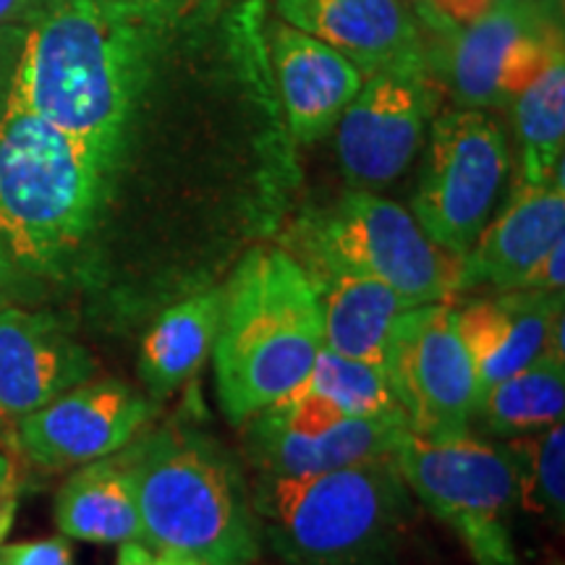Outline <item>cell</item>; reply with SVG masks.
Instances as JSON below:
<instances>
[{
  "instance_id": "277c9868",
  "label": "cell",
  "mask_w": 565,
  "mask_h": 565,
  "mask_svg": "<svg viewBox=\"0 0 565 565\" xmlns=\"http://www.w3.org/2000/svg\"><path fill=\"white\" fill-rule=\"evenodd\" d=\"M259 536L288 565H385L414 519L393 456L312 477H257Z\"/></svg>"
},
{
  "instance_id": "83f0119b",
  "label": "cell",
  "mask_w": 565,
  "mask_h": 565,
  "mask_svg": "<svg viewBox=\"0 0 565 565\" xmlns=\"http://www.w3.org/2000/svg\"><path fill=\"white\" fill-rule=\"evenodd\" d=\"M563 286H565V238L563 242H557L553 249L542 257V263L526 275V280L521 282V288H526V291H553V294H563Z\"/></svg>"
},
{
  "instance_id": "5bb4252c",
  "label": "cell",
  "mask_w": 565,
  "mask_h": 565,
  "mask_svg": "<svg viewBox=\"0 0 565 565\" xmlns=\"http://www.w3.org/2000/svg\"><path fill=\"white\" fill-rule=\"evenodd\" d=\"M565 238L563 173L550 183H519L505 210L487 223L458 265L456 294L519 291L542 257Z\"/></svg>"
},
{
  "instance_id": "8fae6325",
  "label": "cell",
  "mask_w": 565,
  "mask_h": 565,
  "mask_svg": "<svg viewBox=\"0 0 565 565\" xmlns=\"http://www.w3.org/2000/svg\"><path fill=\"white\" fill-rule=\"evenodd\" d=\"M435 105L437 82L429 66H395L366 76L335 124L345 179L364 192L398 179L419 152Z\"/></svg>"
},
{
  "instance_id": "603a6c76",
  "label": "cell",
  "mask_w": 565,
  "mask_h": 565,
  "mask_svg": "<svg viewBox=\"0 0 565 565\" xmlns=\"http://www.w3.org/2000/svg\"><path fill=\"white\" fill-rule=\"evenodd\" d=\"M565 359L542 351L532 364L479 395L477 412L487 433L513 437L563 422Z\"/></svg>"
},
{
  "instance_id": "5b68a950",
  "label": "cell",
  "mask_w": 565,
  "mask_h": 565,
  "mask_svg": "<svg viewBox=\"0 0 565 565\" xmlns=\"http://www.w3.org/2000/svg\"><path fill=\"white\" fill-rule=\"evenodd\" d=\"M113 173L82 139L9 100L0 121V242L19 270H63L95 228Z\"/></svg>"
},
{
  "instance_id": "d4e9b609",
  "label": "cell",
  "mask_w": 565,
  "mask_h": 565,
  "mask_svg": "<svg viewBox=\"0 0 565 565\" xmlns=\"http://www.w3.org/2000/svg\"><path fill=\"white\" fill-rule=\"evenodd\" d=\"M521 454V503L526 511L563 521L565 511V427L550 424L545 435Z\"/></svg>"
},
{
  "instance_id": "ac0fdd59",
  "label": "cell",
  "mask_w": 565,
  "mask_h": 565,
  "mask_svg": "<svg viewBox=\"0 0 565 565\" xmlns=\"http://www.w3.org/2000/svg\"><path fill=\"white\" fill-rule=\"evenodd\" d=\"M273 68L288 126L303 145L328 137L364 84L345 55L286 21L273 34Z\"/></svg>"
},
{
  "instance_id": "f546056e",
  "label": "cell",
  "mask_w": 565,
  "mask_h": 565,
  "mask_svg": "<svg viewBox=\"0 0 565 565\" xmlns=\"http://www.w3.org/2000/svg\"><path fill=\"white\" fill-rule=\"evenodd\" d=\"M63 0H0V30L9 26H32L34 21L51 13Z\"/></svg>"
},
{
  "instance_id": "4fadbf2b",
  "label": "cell",
  "mask_w": 565,
  "mask_h": 565,
  "mask_svg": "<svg viewBox=\"0 0 565 565\" xmlns=\"http://www.w3.org/2000/svg\"><path fill=\"white\" fill-rule=\"evenodd\" d=\"M97 364L68 324L47 312L0 307V419L21 416L87 383Z\"/></svg>"
},
{
  "instance_id": "7a4b0ae2",
  "label": "cell",
  "mask_w": 565,
  "mask_h": 565,
  "mask_svg": "<svg viewBox=\"0 0 565 565\" xmlns=\"http://www.w3.org/2000/svg\"><path fill=\"white\" fill-rule=\"evenodd\" d=\"M131 479L141 542L194 565H254L263 553L242 469L212 437L160 427L118 450Z\"/></svg>"
},
{
  "instance_id": "8992f818",
  "label": "cell",
  "mask_w": 565,
  "mask_h": 565,
  "mask_svg": "<svg viewBox=\"0 0 565 565\" xmlns=\"http://www.w3.org/2000/svg\"><path fill=\"white\" fill-rule=\"evenodd\" d=\"M288 252L301 265L328 263L370 275L398 294L406 309L458 296L461 257L440 249L412 212L364 189L301 221Z\"/></svg>"
},
{
  "instance_id": "8d00e7d4",
  "label": "cell",
  "mask_w": 565,
  "mask_h": 565,
  "mask_svg": "<svg viewBox=\"0 0 565 565\" xmlns=\"http://www.w3.org/2000/svg\"><path fill=\"white\" fill-rule=\"evenodd\" d=\"M542 3L550 6V9L557 11V13H561V9H563V0H542Z\"/></svg>"
},
{
  "instance_id": "836d02e7",
  "label": "cell",
  "mask_w": 565,
  "mask_h": 565,
  "mask_svg": "<svg viewBox=\"0 0 565 565\" xmlns=\"http://www.w3.org/2000/svg\"><path fill=\"white\" fill-rule=\"evenodd\" d=\"M17 273H19L17 263H13L9 249H6L3 242H0V307H3V301L9 299L13 282H17Z\"/></svg>"
},
{
  "instance_id": "3957f363",
  "label": "cell",
  "mask_w": 565,
  "mask_h": 565,
  "mask_svg": "<svg viewBox=\"0 0 565 565\" xmlns=\"http://www.w3.org/2000/svg\"><path fill=\"white\" fill-rule=\"evenodd\" d=\"M223 288L217 401L244 424L307 380L322 349V312L307 270L282 246H254Z\"/></svg>"
},
{
  "instance_id": "9a60e30c",
  "label": "cell",
  "mask_w": 565,
  "mask_h": 565,
  "mask_svg": "<svg viewBox=\"0 0 565 565\" xmlns=\"http://www.w3.org/2000/svg\"><path fill=\"white\" fill-rule=\"evenodd\" d=\"M286 24L345 55L364 76L429 66L427 34L404 0H278Z\"/></svg>"
},
{
  "instance_id": "7c38bea8",
  "label": "cell",
  "mask_w": 565,
  "mask_h": 565,
  "mask_svg": "<svg viewBox=\"0 0 565 565\" xmlns=\"http://www.w3.org/2000/svg\"><path fill=\"white\" fill-rule=\"evenodd\" d=\"M154 416V401L118 380L82 383L21 416L13 450L42 469H74L126 448Z\"/></svg>"
},
{
  "instance_id": "e0dca14e",
  "label": "cell",
  "mask_w": 565,
  "mask_h": 565,
  "mask_svg": "<svg viewBox=\"0 0 565 565\" xmlns=\"http://www.w3.org/2000/svg\"><path fill=\"white\" fill-rule=\"evenodd\" d=\"M557 315H563V294L526 288L498 291L494 299L471 301L456 312L458 335L475 370L477 401L545 351Z\"/></svg>"
},
{
  "instance_id": "44dd1931",
  "label": "cell",
  "mask_w": 565,
  "mask_h": 565,
  "mask_svg": "<svg viewBox=\"0 0 565 565\" xmlns=\"http://www.w3.org/2000/svg\"><path fill=\"white\" fill-rule=\"evenodd\" d=\"M55 524L68 540L100 545L141 540L131 479L116 454L76 466L55 498Z\"/></svg>"
},
{
  "instance_id": "ffe728a7",
  "label": "cell",
  "mask_w": 565,
  "mask_h": 565,
  "mask_svg": "<svg viewBox=\"0 0 565 565\" xmlns=\"http://www.w3.org/2000/svg\"><path fill=\"white\" fill-rule=\"evenodd\" d=\"M225 288L215 286L173 303L141 341L139 374L152 401L171 398L212 356L223 320Z\"/></svg>"
},
{
  "instance_id": "484cf974",
  "label": "cell",
  "mask_w": 565,
  "mask_h": 565,
  "mask_svg": "<svg viewBox=\"0 0 565 565\" xmlns=\"http://www.w3.org/2000/svg\"><path fill=\"white\" fill-rule=\"evenodd\" d=\"M0 565H74L71 547L63 536L53 540L0 545Z\"/></svg>"
},
{
  "instance_id": "2e32d148",
  "label": "cell",
  "mask_w": 565,
  "mask_h": 565,
  "mask_svg": "<svg viewBox=\"0 0 565 565\" xmlns=\"http://www.w3.org/2000/svg\"><path fill=\"white\" fill-rule=\"evenodd\" d=\"M406 433L404 414L349 416L317 435H301L259 412L244 422V448L259 477H312L393 456Z\"/></svg>"
},
{
  "instance_id": "52a82bcc",
  "label": "cell",
  "mask_w": 565,
  "mask_h": 565,
  "mask_svg": "<svg viewBox=\"0 0 565 565\" xmlns=\"http://www.w3.org/2000/svg\"><path fill=\"white\" fill-rule=\"evenodd\" d=\"M408 490L448 524L477 565H519L511 542V513L521 498L519 448L471 437H429L412 429L395 448Z\"/></svg>"
},
{
  "instance_id": "6da1fadb",
  "label": "cell",
  "mask_w": 565,
  "mask_h": 565,
  "mask_svg": "<svg viewBox=\"0 0 565 565\" xmlns=\"http://www.w3.org/2000/svg\"><path fill=\"white\" fill-rule=\"evenodd\" d=\"M173 17L171 0H63L26 26L11 100L116 171Z\"/></svg>"
},
{
  "instance_id": "74e56055",
  "label": "cell",
  "mask_w": 565,
  "mask_h": 565,
  "mask_svg": "<svg viewBox=\"0 0 565 565\" xmlns=\"http://www.w3.org/2000/svg\"><path fill=\"white\" fill-rule=\"evenodd\" d=\"M494 3H513V0H494Z\"/></svg>"
},
{
  "instance_id": "4dcf8cb0",
  "label": "cell",
  "mask_w": 565,
  "mask_h": 565,
  "mask_svg": "<svg viewBox=\"0 0 565 565\" xmlns=\"http://www.w3.org/2000/svg\"><path fill=\"white\" fill-rule=\"evenodd\" d=\"M116 565H194V563L183 561V557H179V555L154 550L141 540H131V542H121V545H118Z\"/></svg>"
},
{
  "instance_id": "1f68e13d",
  "label": "cell",
  "mask_w": 565,
  "mask_h": 565,
  "mask_svg": "<svg viewBox=\"0 0 565 565\" xmlns=\"http://www.w3.org/2000/svg\"><path fill=\"white\" fill-rule=\"evenodd\" d=\"M404 3L412 9V13L416 17V21L422 24L424 34H433V38H440V34H448V30L437 21L435 11L429 9V0H404Z\"/></svg>"
},
{
  "instance_id": "e575fe53",
  "label": "cell",
  "mask_w": 565,
  "mask_h": 565,
  "mask_svg": "<svg viewBox=\"0 0 565 565\" xmlns=\"http://www.w3.org/2000/svg\"><path fill=\"white\" fill-rule=\"evenodd\" d=\"M0 487H17V482H13V466L3 454H0Z\"/></svg>"
},
{
  "instance_id": "d6a6232c",
  "label": "cell",
  "mask_w": 565,
  "mask_h": 565,
  "mask_svg": "<svg viewBox=\"0 0 565 565\" xmlns=\"http://www.w3.org/2000/svg\"><path fill=\"white\" fill-rule=\"evenodd\" d=\"M17 519V487H0V545L9 536Z\"/></svg>"
},
{
  "instance_id": "7402d4cb",
  "label": "cell",
  "mask_w": 565,
  "mask_h": 565,
  "mask_svg": "<svg viewBox=\"0 0 565 565\" xmlns=\"http://www.w3.org/2000/svg\"><path fill=\"white\" fill-rule=\"evenodd\" d=\"M515 134L521 145V181L550 183L563 173L565 147V51L550 55L545 66L513 97Z\"/></svg>"
},
{
  "instance_id": "d6986e66",
  "label": "cell",
  "mask_w": 565,
  "mask_h": 565,
  "mask_svg": "<svg viewBox=\"0 0 565 565\" xmlns=\"http://www.w3.org/2000/svg\"><path fill=\"white\" fill-rule=\"evenodd\" d=\"M301 265V263H299ZM322 312V345L385 370L387 338L406 303L385 282L328 263L301 265Z\"/></svg>"
},
{
  "instance_id": "4316f807",
  "label": "cell",
  "mask_w": 565,
  "mask_h": 565,
  "mask_svg": "<svg viewBox=\"0 0 565 565\" xmlns=\"http://www.w3.org/2000/svg\"><path fill=\"white\" fill-rule=\"evenodd\" d=\"M26 26H9L0 30V121H3L6 110H9L13 76H17V63L21 42H24Z\"/></svg>"
},
{
  "instance_id": "d590c367",
  "label": "cell",
  "mask_w": 565,
  "mask_h": 565,
  "mask_svg": "<svg viewBox=\"0 0 565 565\" xmlns=\"http://www.w3.org/2000/svg\"><path fill=\"white\" fill-rule=\"evenodd\" d=\"M0 445H6V448H13V427L11 424H6L0 419Z\"/></svg>"
},
{
  "instance_id": "cb8c5ba5",
  "label": "cell",
  "mask_w": 565,
  "mask_h": 565,
  "mask_svg": "<svg viewBox=\"0 0 565 565\" xmlns=\"http://www.w3.org/2000/svg\"><path fill=\"white\" fill-rule=\"evenodd\" d=\"M288 401L303 404L330 419L349 416L404 414L387 383L383 366H372L341 353L320 349L307 380L286 395Z\"/></svg>"
},
{
  "instance_id": "9c48e42d",
  "label": "cell",
  "mask_w": 565,
  "mask_h": 565,
  "mask_svg": "<svg viewBox=\"0 0 565 565\" xmlns=\"http://www.w3.org/2000/svg\"><path fill=\"white\" fill-rule=\"evenodd\" d=\"M427 45L429 71H440L458 108H500L563 47L561 13L542 0L494 3L482 17Z\"/></svg>"
},
{
  "instance_id": "ba28073f",
  "label": "cell",
  "mask_w": 565,
  "mask_h": 565,
  "mask_svg": "<svg viewBox=\"0 0 565 565\" xmlns=\"http://www.w3.org/2000/svg\"><path fill=\"white\" fill-rule=\"evenodd\" d=\"M508 166L505 134L484 110L443 113L414 196V221L440 249L463 257L490 223Z\"/></svg>"
},
{
  "instance_id": "30bf717a",
  "label": "cell",
  "mask_w": 565,
  "mask_h": 565,
  "mask_svg": "<svg viewBox=\"0 0 565 565\" xmlns=\"http://www.w3.org/2000/svg\"><path fill=\"white\" fill-rule=\"evenodd\" d=\"M385 374L414 435L443 440L469 433L477 383L450 303L398 315L387 338Z\"/></svg>"
},
{
  "instance_id": "f1b7e54d",
  "label": "cell",
  "mask_w": 565,
  "mask_h": 565,
  "mask_svg": "<svg viewBox=\"0 0 565 565\" xmlns=\"http://www.w3.org/2000/svg\"><path fill=\"white\" fill-rule=\"evenodd\" d=\"M494 6V0H429V9L435 11V17L445 30H454V26H463L469 21H475L487 13Z\"/></svg>"
}]
</instances>
